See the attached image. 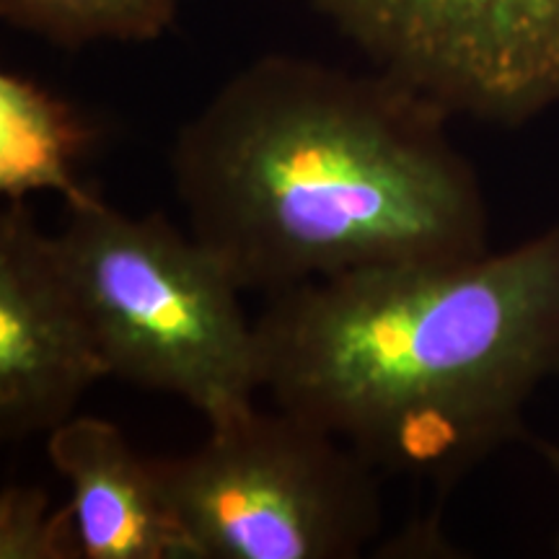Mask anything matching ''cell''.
Wrapping results in <instances>:
<instances>
[{
	"mask_svg": "<svg viewBox=\"0 0 559 559\" xmlns=\"http://www.w3.org/2000/svg\"><path fill=\"white\" fill-rule=\"evenodd\" d=\"M449 122L386 70L264 55L181 124L174 190L243 290L474 260L489 207Z\"/></svg>",
	"mask_w": 559,
	"mask_h": 559,
	"instance_id": "cell-1",
	"label": "cell"
},
{
	"mask_svg": "<svg viewBox=\"0 0 559 559\" xmlns=\"http://www.w3.org/2000/svg\"><path fill=\"white\" fill-rule=\"evenodd\" d=\"M262 389L376 472L451 487L523 436L559 379V226L474 260L396 264L275 293Z\"/></svg>",
	"mask_w": 559,
	"mask_h": 559,
	"instance_id": "cell-2",
	"label": "cell"
},
{
	"mask_svg": "<svg viewBox=\"0 0 559 559\" xmlns=\"http://www.w3.org/2000/svg\"><path fill=\"white\" fill-rule=\"evenodd\" d=\"M55 243L109 379L179 396L207 423L254 404L260 342L215 251L164 213L128 215L96 194L68 205Z\"/></svg>",
	"mask_w": 559,
	"mask_h": 559,
	"instance_id": "cell-3",
	"label": "cell"
},
{
	"mask_svg": "<svg viewBox=\"0 0 559 559\" xmlns=\"http://www.w3.org/2000/svg\"><path fill=\"white\" fill-rule=\"evenodd\" d=\"M153 459L194 559H353L381 534L376 469L345 440L257 404Z\"/></svg>",
	"mask_w": 559,
	"mask_h": 559,
	"instance_id": "cell-4",
	"label": "cell"
},
{
	"mask_svg": "<svg viewBox=\"0 0 559 559\" xmlns=\"http://www.w3.org/2000/svg\"><path fill=\"white\" fill-rule=\"evenodd\" d=\"M373 68L451 117L519 128L559 107V0H311Z\"/></svg>",
	"mask_w": 559,
	"mask_h": 559,
	"instance_id": "cell-5",
	"label": "cell"
},
{
	"mask_svg": "<svg viewBox=\"0 0 559 559\" xmlns=\"http://www.w3.org/2000/svg\"><path fill=\"white\" fill-rule=\"evenodd\" d=\"M104 379H109L107 362L55 236L39 228L26 200L11 202L0 215L3 443L55 430Z\"/></svg>",
	"mask_w": 559,
	"mask_h": 559,
	"instance_id": "cell-6",
	"label": "cell"
},
{
	"mask_svg": "<svg viewBox=\"0 0 559 559\" xmlns=\"http://www.w3.org/2000/svg\"><path fill=\"white\" fill-rule=\"evenodd\" d=\"M47 459L70 487L79 557L194 559L156 461L140 456L115 423L73 415L47 432Z\"/></svg>",
	"mask_w": 559,
	"mask_h": 559,
	"instance_id": "cell-7",
	"label": "cell"
},
{
	"mask_svg": "<svg viewBox=\"0 0 559 559\" xmlns=\"http://www.w3.org/2000/svg\"><path fill=\"white\" fill-rule=\"evenodd\" d=\"M96 130L73 104L19 70L0 73V194L24 202L37 192L68 205L86 200L75 166L88 156Z\"/></svg>",
	"mask_w": 559,
	"mask_h": 559,
	"instance_id": "cell-8",
	"label": "cell"
},
{
	"mask_svg": "<svg viewBox=\"0 0 559 559\" xmlns=\"http://www.w3.org/2000/svg\"><path fill=\"white\" fill-rule=\"evenodd\" d=\"M185 0H0V16L19 32L66 50L96 41H153L177 21Z\"/></svg>",
	"mask_w": 559,
	"mask_h": 559,
	"instance_id": "cell-9",
	"label": "cell"
},
{
	"mask_svg": "<svg viewBox=\"0 0 559 559\" xmlns=\"http://www.w3.org/2000/svg\"><path fill=\"white\" fill-rule=\"evenodd\" d=\"M79 557L68 506L52 510L41 487L5 485L0 489V559Z\"/></svg>",
	"mask_w": 559,
	"mask_h": 559,
	"instance_id": "cell-10",
	"label": "cell"
},
{
	"mask_svg": "<svg viewBox=\"0 0 559 559\" xmlns=\"http://www.w3.org/2000/svg\"><path fill=\"white\" fill-rule=\"evenodd\" d=\"M536 449H539L544 461H547V466H549L551 472H555V477L559 479V443H539V445H536ZM555 551H557V557H559V536H557V542H555Z\"/></svg>",
	"mask_w": 559,
	"mask_h": 559,
	"instance_id": "cell-11",
	"label": "cell"
}]
</instances>
